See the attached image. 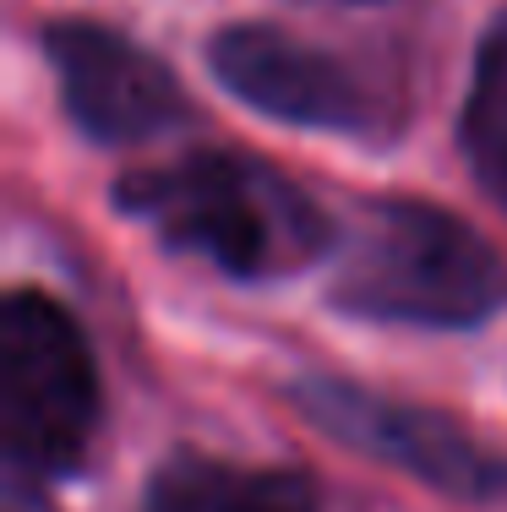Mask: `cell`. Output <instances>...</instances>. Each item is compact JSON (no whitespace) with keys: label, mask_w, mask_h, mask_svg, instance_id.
Wrapping results in <instances>:
<instances>
[{"label":"cell","mask_w":507,"mask_h":512,"mask_svg":"<svg viewBox=\"0 0 507 512\" xmlns=\"http://www.w3.org/2000/svg\"><path fill=\"white\" fill-rule=\"evenodd\" d=\"M120 207L153 224L175 251H202L235 278H273L328 246L322 213L268 164L191 153L120 186Z\"/></svg>","instance_id":"obj_1"},{"label":"cell","mask_w":507,"mask_h":512,"mask_svg":"<svg viewBox=\"0 0 507 512\" xmlns=\"http://www.w3.org/2000/svg\"><path fill=\"white\" fill-rule=\"evenodd\" d=\"M333 295L377 322L475 327L507 306V262L453 213L393 202L371 213Z\"/></svg>","instance_id":"obj_2"},{"label":"cell","mask_w":507,"mask_h":512,"mask_svg":"<svg viewBox=\"0 0 507 512\" xmlns=\"http://www.w3.org/2000/svg\"><path fill=\"white\" fill-rule=\"evenodd\" d=\"M99 425L88 338L50 295L17 289L0 311V431L22 474H60Z\"/></svg>","instance_id":"obj_3"},{"label":"cell","mask_w":507,"mask_h":512,"mask_svg":"<svg viewBox=\"0 0 507 512\" xmlns=\"http://www.w3.org/2000/svg\"><path fill=\"white\" fill-rule=\"evenodd\" d=\"M295 404L344 447H360L366 458L398 463V469L420 474V480L442 485L453 496H497L507 491V463L486 458L475 442L453 431L448 420L426 409L382 404V398L360 393L349 382H300Z\"/></svg>","instance_id":"obj_4"},{"label":"cell","mask_w":507,"mask_h":512,"mask_svg":"<svg viewBox=\"0 0 507 512\" xmlns=\"http://www.w3.org/2000/svg\"><path fill=\"white\" fill-rule=\"evenodd\" d=\"M66 109L88 137L99 142H137L164 131L180 115V88L175 77L153 60L148 50L115 39L110 28L93 22H55L44 33Z\"/></svg>","instance_id":"obj_5"},{"label":"cell","mask_w":507,"mask_h":512,"mask_svg":"<svg viewBox=\"0 0 507 512\" xmlns=\"http://www.w3.org/2000/svg\"><path fill=\"white\" fill-rule=\"evenodd\" d=\"M213 71L235 99H246L262 115L295 120L317 131H355L360 99L355 82L333 66L328 55L284 39L279 28H224L213 39Z\"/></svg>","instance_id":"obj_6"},{"label":"cell","mask_w":507,"mask_h":512,"mask_svg":"<svg viewBox=\"0 0 507 512\" xmlns=\"http://www.w3.org/2000/svg\"><path fill=\"white\" fill-rule=\"evenodd\" d=\"M148 512H317V491L289 469L169 458L148 480Z\"/></svg>","instance_id":"obj_7"},{"label":"cell","mask_w":507,"mask_h":512,"mask_svg":"<svg viewBox=\"0 0 507 512\" xmlns=\"http://www.w3.org/2000/svg\"><path fill=\"white\" fill-rule=\"evenodd\" d=\"M464 153L475 180L507 207V22L486 33L464 104Z\"/></svg>","instance_id":"obj_8"},{"label":"cell","mask_w":507,"mask_h":512,"mask_svg":"<svg viewBox=\"0 0 507 512\" xmlns=\"http://www.w3.org/2000/svg\"><path fill=\"white\" fill-rule=\"evenodd\" d=\"M6 512H50L44 502H33L28 491H22V485H11V496H6Z\"/></svg>","instance_id":"obj_9"}]
</instances>
